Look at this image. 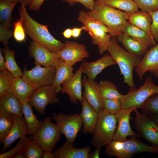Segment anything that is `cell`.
I'll use <instances>...</instances> for the list:
<instances>
[{"mask_svg": "<svg viewBox=\"0 0 158 158\" xmlns=\"http://www.w3.org/2000/svg\"><path fill=\"white\" fill-rule=\"evenodd\" d=\"M5 59L6 68L16 78L22 77L23 72L17 64L15 59V52L10 49L8 46H5L3 50Z\"/></svg>", "mask_w": 158, "mask_h": 158, "instance_id": "1f68e13d", "label": "cell"}, {"mask_svg": "<svg viewBox=\"0 0 158 158\" xmlns=\"http://www.w3.org/2000/svg\"><path fill=\"white\" fill-rule=\"evenodd\" d=\"M151 117L154 120L158 126V113Z\"/></svg>", "mask_w": 158, "mask_h": 158, "instance_id": "11a10c76", "label": "cell"}, {"mask_svg": "<svg viewBox=\"0 0 158 158\" xmlns=\"http://www.w3.org/2000/svg\"><path fill=\"white\" fill-rule=\"evenodd\" d=\"M0 110L23 118L22 104L13 92L0 97Z\"/></svg>", "mask_w": 158, "mask_h": 158, "instance_id": "7402d4cb", "label": "cell"}, {"mask_svg": "<svg viewBox=\"0 0 158 158\" xmlns=\"http://www.w3.org/2000/svg\"><path fill=\"white\" fill-rule=\"evenodd\" d=\"M56 71L55 66L44 67L35 65L34 68L29 70L25 67L22 78L35 90L43 86L51 85Z\"/></svg>", "mask_w": 158, "mask_h": 158, "instance_id": "9c48e42d", "label": "cell"}, {"mask_svg": "<svg viewBox=\"0 0 158 158\" xmlns=\"http://www.w3.org/2000/svg\"><path fill=\"white\" fill-rule=\"evenodd\" d=\"M63 36L66 38H70L72 36V29L67 28L63 32Z\"/></svg>", "mask_w": 158, "mask_h": 158, "instance_id": "f907efd6", "label": "cell"}, {"mask_svg": "<svg viewBox=\"0 0 158 158\" xmlns=\"http://www.w3.org/2000/svg\"><path fill=\"white\" fill-rule=\"evenodd\" d=\"M3 49H0V71H3L6 69V66L5 59V57L3 54Z\"/></svg>", "mask_w": 158, "mask_h": 158, "instance_id": "7dc6e473", "label": "cell"}, {"mask_svg": "<svg viewBox=\"0 0 158 158\" xmlns=\"http://www.w3.org/2000/svg\"><path fill=\"white\" fill-rule=\"evenodd\" d=\"M12 31L1 24H0V41L5 46L8 44L9 40L12 36Z\"/></svg>", "mask_w": 158, "mask_h": 158, "instance_id": "7bdbcfd3", "label": "cell"}, {"mask_svg": "<svg viewBox=\"0 0 158 158\" xmlns=\"http://www.w3.org/2000/svg\"><path fill=\"white\" fill-rule=\"evenodd\" d=\"M88 32L92 38V44L97 46L100 54L107 50L111 37L108 33L101 29L90 30Z\"/></svg>", "mask_w": 158, "mask_h": 158, "instance_id": "f1b7e54d", "label": "cell"}, {"mask_svg": "<svg viewBox=\"0 0 158 158\" xmlns=\"http://www.w3.org/2000/svg\"><path fill=\"white\" fill-rule=\"evenodd\" d=\"M133 0L142 12H150L158 10V0Z\"/></svg>", "mask_w": 158, "mask_h": 158, "instance_id": "60d3db41", "label": "cell"}, {"mask_svg": "<svg viewBox=\"0 0 158 158\" xmlns=\"http://www.w3.org/2000/svg\"><path fill=\"white\" fill-rule=\"evenodd\" d=\"M7 1L11 2H20L21 3H22V0H2Z\"/></svg>", "mask_w": 158, "mask_h": 158, "instance_id": "9f6ffc18", "label": "cell"}, {"mask_svg": "<svg viewBox=\"0 0 158 158\" xmlns=\"http://www.w3.org/2000/svg\"><path fill=\"white\" fill-rule=\"evenodd\" d=\"M14 123L12 114L0 110V142L3 143L8 136Z\"/></svg>", "mask_w": 158, "mask_h": 158, "instance_id": "e575fe53", "label": "cell"}, {"mask_svg": "<svg viewBox=\"0 0 158 158\" xmlns=\"http://www.w3.org/2000/svg\"><path fill=\"white\" fill-rule=\"evenodd\" d=\"M51 151L47 150L44 151L43 158H55V157Z\"/></svg>", "mask_w": 158, "mask_h": 158, "instance_id": "816d5d0a", "label": "cell"}, {"mask_svg": "<svg viewBox=\"0 0 158 158\" xmlns=\"http://www.w3.org/2000/svg\"><path fill=\"white\" fill-rule=\"evenodd\" d=\"M143 113L152 116L158 113V93L150 97L140 108Z\"/></svg>", "mask_w": 158, "mask_h": 158, "instance_id": "74e56055", "label": "cell"}, {"mask_svg": "<svg viewBox=\"0 0 158 158\" xmlns=\"http://www.w3.org/2000/svg\"><path fill=\"white\" fill-rule=\"evenodd\" d=\"M84 88L83 96L92 107L99 113L104 110L102 99L99 93L98 83L95 80H90L84 75L82 79Z\"/></svg>", "mask_w": 158, "mask_h": 158, "instance_id": "e0dca14e", "label": "cell"}, {"mask_svg": "<svg viewBox=\"0 0 158 158\" xmlns=\"http://www.w3.org/2000/svg\"><path fill=\"white\" fill-rule=\"evenodd\" d=\"M116 64L110 54H106L100 59L92 62L85 61L81 64L82 73L88 79L94 80L97 76L106 68Z\"/></svg>", "mask_w": 158, "mask_h": 158, "instance_id": "ac0fdd59", "label": "cell"}, {"mask_svg": "<svg viewBox=\"0 0 158 158\" xmlns=\"http://www.w3.org/2000/svg\"><path fill=\"white\" fill-rule=\"evenodd\" d=\"M91 148L89 146L78 148L66 141L53 152L55 158H89Z\"/></svg>", "mask_w": 158, "mask_h": 158, "instance_id": "44dd1931", "label": "cell"}, {"mask_svg": "<svg viewBox=\"0 0 158 158\" xmlns=\"http://www.w3.org/2000/svg\"><path fill=\"white\" fill-rule=\"evenodd\" d=\"M104 107L103 111L109 114H115L122 109V103L120 100L102 99Z\"/></svg>", "mask_w": 158, "mask_h": 158, "instance_id": "ab89813d", "label": "cell"}, {"mask_svg": "<svg viewBox=\"0 0 158 158\" xmlns=\"http://www.w3.org/2000/svg\"><path fill=\"white\" fill-rule=\"evenodd\" d=\"M135 68L136 72L140 81L142 80L144 74L147 71L158 77V43L146 51L141 61Z\"/></svg>", "mask_w": 158, "mask_h": 158, "instance_id": "2e32d148", "label": "cell"}, {"mask_svg": "<svg viewBox=\"0 0 158 158\" xmlns=\"http://www.w3.org/2000/svg\"><path fill=\"white\" fill-rule=\"evenodd\" d=\"M35 90L22 77L16 78L12 92L21 102L29 101Z\"/></svg>", "mask_w": 158, "mask_h": 158, "instance_id": "83f0119b", "label": "cell"}, {"mask_svg": "<svg viewBox=\"0 0 158 158\" xmlns=\"http://www.w3.org/2000/svg\"><path fill=\"white\" fill-rule=\"evenodd\" d=\"M19 13L25 33L33 41L54 53H58L63 48L64 43L54 37L49 31L47 26L41 24L32 19L22 3Z\"/></svg>", "mask_w": 158, "mask_h": 158, "instance_id": "6da1fadb", "label": "cell"}, {"mask_svg": "<svg viewBox=\"0 0 158 158\" xmlns=\"http://www.w3.org/2000/svg\"><path fill=\"white\" fill-rule=\"evenodd\" d=\"M70 5H74L77 2L83 5L89 10L93 9L94 8L95 1L94 0H62Z\"/></svg>", "mask_w": 158, "mask_h": 158, "instance_id": "f6af8a7d", "label": "cell"}, {"mask_svg": "<svg viewBox=\"0 0 158 158\" xmlns=\"http://www.w3.org/2000/svg\"><path fill=\"white\" fill-rule=\"evenodd\" d=\"M56 71L54 81L51 85L54 89L58 93L60 92L62 84L71 79L75 73L72 66L68 65L63 60L56 66Z\"/></svg>", "mask_w": 158, "mask_h": 158, "instance_id": "cb8c5ba5", "label": "cell"}, {"mask_svg": "<svg viewBox=\"0 0 158 158\" xmlns=\"http://www.w3.org/2000/svg\"><path fill=\"white\" fill-rule=\"evenodd\" d=\"M136 137L131 136L130 139L124 141L112 140L106 145L105 154L109 157L130 158L134 154L140 152L158 153V147L147 145Z\"/></svg>", "mask_w": 158, "mask_h": 158, "instance_id": "277c9868", "label": "cell"}, {"mask_svg": "<svg viewBox=\"0 0 158 158\" xmlns=\"http://www.w3.org/2000/svg\"><path fill=\"white\" fill-rule=\"evenodd\" d=\"M12 115L14 120V124L9 134L2 143L3 147L2 152L5 151L17 140L27 136L28 134L24 118L16 115Z\"/></svg>", "mask_w": 158, "mask_h": 158, "instance_id": "d6986e66", "label": "cell"}, {"mask_svg": "<svg viewBox=\"0 0 158 158\" xmlns=\"http://www.w3.org/2000/svg\"><path fill=\"white\" fill-rule=\"evenodd\" d=\"M114 38L111 39L107 51L118 66L121 74L123 76V82L130 87H135L133 71L134 68L139 65L142 57L125 51L119 45L117 40Z\"/></svg>", "mask_w": 158, "mask_h": 158, "instance_id": "7a4b0ae2", "label": "cell"}, {"mask_svg": "<svg viewBox=\"0 0 158 158\" xmlns=\"http://www.w3.org/2000/svg\"><path fill=\"white\" fill-rule=\"evenodd\" d=\"M14 28L13 36L16 40L19 42L25 41V32L20 18L14 23Z\"/></svg>", "mask_w": 158, "mask_h": 158, "instance_id": "b9f144b4", "label": "cell"}, {"mask_svg": "<svg viewBox=\"0 0 158 158\" xmlns=\"http://www.w3.org/2000/svg\"><path fill=\"white\" fill-rule=\"evenodd\" d=\"M101 148L100 147L95 148L93 152L89 153V158H99Z\"/></svg>", "mask_w": 158, "mask_h": 158, "instance_id": "681fc988", "label": "cell"}, {"mask_svg": "<svg viewBox=\"0 0 158 158\" xmlns=\"http://www.w3.org/2000/svg\"><path fill=\"white\" fill-rule=\"evenodd\" d=\"M149 13L152 18L151 27V33L156 42L158 41V10Z\"/></svg>", "mask_w": 158, "mask_h": 158, "instance_id": "ee69618b", "label": "cell"}, {"mask_svg": "<svg viewBox=\"0 0 158 158\" xmlns=\"http://www.w3.org/2000/svg\"><path fill=\"white\" fill-rule=\"evenodd\" d=\"M135 128L140 137L152 146L158 147V126L151 117L140 113L137 109L134 111Z\"/></svg>", "mask_w": 158, "mask_h": 158, "instance_id": "30bf717a", "label": "cell"}, {"mask_svg": "<svg viewBox=\"0 0 158 158\" xmlns=\"http://www.w3.org/2000/svg\"><path fill=\"white\" fill-rule=\"evenodd\" d=\"M123 33L149 47H152L156 42L146 32L128 22L121 24L119 27Z\"/></svg>", "mask_w": 158, "mask_h": 158, "instance_id": "603a6c76", "label": "cell"}, {"mask_svg": "<svg viewBox=\"0 0 158 158\" xmlns=\"http://www.w3.org/2000/svg\"><path fill=\"white\" fill-rule=\"evenodd\" d=\"M24 149L20 152L16 153L15 155H14L12 157V158H25V156L24 152Z\"/></svg>", "mask_w": 158, "mask_h": 158, "instance_id": "f5cc1de1", "label": "cell"}, {"mask_svg": "<svg viewBox=\"0 0 158 158\" xmlns=\"http://www.w3.org/2000/svg\"><path fill=\"white\" fill-rule=\"evenodd\" d=\"M98 87L102 99L121 100L123 96L118 92L116 86L109 80H100L98 83Z\"/></svg>", "mask_w": 158, "mask_h": 158, "instance_id": "f546056e", "label": "cell"}, {"mask_svg": "<svg viewBox=\"0 0 158 158\" xmlns=\"http://www.w3.org/2000/svg\"><path fill=\"white\" fill-rule=\"evenodd\" d=\"M44 0H32L29 6V8L32 11H38L41 7Z\"/></svg>", "mask_w": 158, "mask_h": 158, "instance_id": "bcb514c9", "label": "cell"}, {"mask_svg": "<svg viewBox=\"0 0 158 158\" xmlns=\"http://www.w3.org/2000/svg\"><path fill=\"white\" fill-rule=\"evenodd\" d=\"M29 56L34 60L35 65L46 67L56 66L63 60L57 53L53 52L42 45L32 41L29 46Z\"/></svg>", "mask_w": 158, "mask_h": 158, "instance_id": "7c38bea8", "label": "cell"}, {"mask_svg": "<svg viewBox=\"0 0 158 158\" xmlns=\"http://www.w3.org/2000/svg\"><path fill=\"white\" fill-rule=\"evenodd\" d=\"M32 139V136L21 138L14 147L7 152L0 154V158H12L14 155L23 150Z\"/></svg>", "mask_w": 158, "mask_h": 158, "instance_id": "f35d334b", "label": "cell"}, {"mask_svg": "<svg viewBox=\"0 0 158 158\" xmlns=\"http://www.w3.org/2000/svg\"><path fill=\"white\" fill-rule=\"evenodd\" d=\"M157 93H158V85L154 83L152 78L147 77L140 87L136 89L130 87L128 93L123 95L121 99L122 109H140L150 97Z\"/></svg>", "mask_w": 158, "mask_h": 158, "instance_id": "8992f818", "label": "cell"}, {"mask_svg": "<svg viewBox=\"0 0 158 158\" xmlns=\"http://www.w3.org/2000/svg\"><path fill=\"white\" fill-rule=\"evenodd\" d=\"M52 119L58 126L61 133L66 137L67 141L73 144L83 125L80 114L55 112L52 115Z\"/></svg>", "mask_w": 158, "mask_h": 158, "instance_id": "ba28073f", "label": "cell"}, {"mask_svg": "<svg viewBox=\"0 0 158 158\" xmlns=\"http://www.w3.org/2000/svg\"><path fill=\"white\" fill-rule=\"evenodd\" d=\"M82 67L81 65L73 77L63 83L60 92L69 96L71 102L77 104L79 101L81 103L83 99L82 92Z\"/></svg>", "mask_w": 158, "mask_h": 158, "instance_id": "9a60e30c", "label": "cell"}, {"mask_svg": "<svg viewBox=\"0 0 158 158\" xmlns=\"http://www.w3.org/2000/svg\"><path fill=\"white\" fill-rule=\"evenodd\" d=\"M77 20L86 28V31L101 29L109 33V28L105 25L90 16L87 12L81 10L79 11Z\"/></svg>", "mask_w": 158, "mask_h": 158, "instance_id": "4dcf8cb0", "label": "cell"}, {"mask_svg": "<svg viewBox=\"0 0 158 158\" xmlns=\"http://www.w3.org/2000/svg\"><path fill=\"white\" fill-rule=\"evenodd\" d=\"M61 133L58 125L52 122L50 117L46 116L41 127L32 136V139L37 142L44 151H51L60 140Z\"/></svg>", "mask_w": 158, "mask_h": 158, "instance_id": "52a82bcc", "label": "cell"}, {"mask_svg": "<svg viewBox=\"0 0 158 158\" xmlns=\"http://www.w3.org/2000/svg\"><path fill=\"white\" fill-rule=\"evenodd\" d=\"M16 78L7 69L0 72V97L12 92Z\"/></svg>", "mask_w": 158, "mask_h": 158, "instance_id": "d590c367", "label": "cell"}, {"mask_svg": "<svg viewBox=\"0 0 158 158\" xmlns=\"http://www.w3.org/2000/svg\"><path fill=\"white\" fill-rule=\"evenodd\" d=\"M24 118L28 130V134L33 136L41 127L43 121L38 120L34 114L29 101L21 102Z\"/></svg>", "mask_w": 158, "mask_h": 158, "instance_id": "4316f807", "label": "cell"}, {"mask_svg": "<svg viewBox=\"0 0 158 158\" xmlns=\"http://www.w3.org/2000/svg\"><path fill=\"white\" fill-rule=\"evenodd\" d=\"M57 93L51 85L43 86L34 91L29 98V103L40 115L44 114L47 106L56 104L60 101Z\"/></svg>", "mask_w": 158, "mask_h": 158, "instance_id": "8fae6325", "label": "cell"}, {"mask_svg": "<svg viewBox=\"0 0 158 158\" xmlns=\"http://www.w3.org/2000/svg\"><path fill=\"white\" fill-rule=\"evenodd\" d=\"M92 17L106 25L109 30V34L115 38L122 32L120 25L127 22L128 14L120 10L99 2H95L94 8L87 12Z\"/></svg>", "mask_w": 158, "mask_h": 158, "instance_id": "3957f363", "label": "cell"}, {"mask_svg": "<svg viewBox=\"0 0 158 158\" xmlns=\"http://www.w3.org/2000/svg\"><path fill=\"white\" fill-rule=\"evenodd\" d=\"M82 111L80 114L83 124L84 134H93L97 121L98 113L83 96L81 103Z\"/></svg>", "mask_w": 158, "mask_h": 158, "instance_id": "ffe728a7", "label": "cell"}, {"mask_svg": "<svg viewBox=\"0 0 158 158\" xmlns=\"http://www.w3.org/2000/svg\"><path fill=\"white\" fill-rule=\"evenodd\" d=\"M96 0L100 3L122 10L128 14L139 11L138 8L133 0Z\"/></svg>", "mask_w": 158, "mask_h": 158, "instance_id": "d6a6232c", "label": "cell"}, {"mask_svg": "<svg viewBox=\"0 0 158 158\" xmlns=\"http://www.w3.org/2000/svg\"><path fill=\"white\" fill-rule=\"evenodd\" d=\"M128 14V22L146 32L153 41L156 42L151 33L152 18L150 13L138 11Z\"/></svg>", "mask_w": 158, "mask_h": 158, "instance_id": "484cf974", "label": "cell"}, {"mask_svg": "<svg viewBox=\"0 0 158 158\" xmlns=\"http://www.w3.org/2000/svg\"><path fill=\"white\" fill-rule=\"evenodd\" d=\"M98 113V119L91 142L95 148L106 145L113 140L118 124L115 114L103 111Z\"/></svg>", "mask_w": 158, "mask_h": 158, "instance_id": "5b68a950", "label": "cell"}, {"mask_svg": "<svg viewBox=\"0 0 158 158\" xmlns=\"http://www.w3.org/2000/svg\"><path fill=\"white\" fill-rule=\"evenodd\" d=\"M32 0H22V3L25 6H29Z\"/></svg>", "mask_w": 158, "mask_h": 158, "instance_id": "db71d44e", "label": "cell"}, {"mask_svg": "<svg viewBox=\"0 0 158 158\" xmlns=\"http://www.w3.org/2000/svg\"><path fill=\"white\" fill-rule=\"evenodd\" d=\"M135 109V108L122 109L115 114L118 120V124L113 140L125 141L128 140L127 138L129 136L140 137L138 134L135 133L132 130L130 123V114Z\"/></svg>", "mask_w": 158, "mask_h": 158, "instance_id": "5bb4252c", "label": "cell"}, {"mask_svg": "<svg viewBox=\"0 0 158 158\" xmlns=\"http://www.w3.org/2000/svg\"><path fill=\"white\" fill-rule=\"evenodd\" d=\"M44 152L41 146L32 139L24 149L25 158H42Z\"/></svg>", "mask_w": 158, "mask_h": 158, "instance_id": "8d00e7d4", "label": "cell"}, {"mask_svg": "<svg viewBox=\"0 0 158 158\" xmlns=\"http://www.w3.org/2000/svg\"><path fill=\"white\" fill-rule=\"evenodd\" d=\"M63 48L57 53L67 64L73 66L76 63L89 56L85 45L73 41H66Z\"/></svg>", "mask_w": 158, "mask_h": 158, "instance_id": "4fadbf2b", "label": "cell"}, {"mask_svg": "<svg viewBox=\"0 0 158 158\" xmlns=\"http://www.w3.org/2000/svg\"><path fill=\"white\" fill-rule=\"evenodd\" d=\"M117 37L123 47L132 54L143 57L148 50V47L123 32Z\"/></svg>", "mask_w": 158, "mask_h": 158, "instance_id": "d4e9b609", "label": "cell"}, {"mask_svg": "<svg viewBox=\"0 0 158 158\" xmlns=\"http://www.w3.org/2000/svg\"><path fill=\"white\" fill-rule=\"evenodd\" d=\"M72 29V37L75 38L78 37L80 35L81 31L84 30L85 31L86 28L83 26L80 28H74Z\"/></svg>", "mask_w": 158, "mask_h": 158, "instance_id": "c3c4849f", "label": "cell"}, {"mask_svg": "<svg viewBox=\"0 0 158 158\" xmlns=\"http://www.w3.org/2000/svg\"><path fill=\"white\" fill-rule=\"evenodd\" d=\"M17 3L0 0V23L8 28L10 27L12 20V12Z\"/></svg>", "mask_w": 158, "mask_h": 158, "instance_id": "836d02e7", "label": "cell"}]
</instances>
